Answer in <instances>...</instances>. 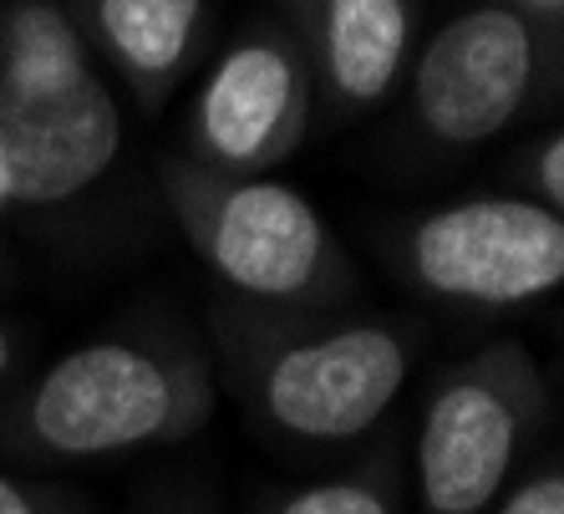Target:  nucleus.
<instances>
[{
	"instance_id": "obj_5",
	"label": "nucleus",
	"mask_w": 564,
	"mask_h": 514,
	"mask_svg": "<svg viewBox=\"0 0 564 514\" xmlns=\"http://www.w3.org/2000/svg\"><path fill=\"white\" fill-rule=\"evenodd\" d=\"M402 276L443 306L524 311L564 286V214L529 194H478L397 229Z\"/></svg>"
},
{
	"instance_id": "obj_9",
	"label": "nucleus",
	"mask_w": 564,
	"mask_h": 514,
	"mask_svg": "<svg viewBox=\"0 0 564 514\" xmlns=\"http://www.w3.org/2000/svg\"><path fill=\"white\" fill-rule=\"evenodd\" d=\"M301 41L315 113L356 118L392 97L417 36V0H275Z\"/></svg>"
},
{
	"instance_id": "obj_4",
	"label": "nucleus",
	"mask_w": 564,
	"mask_h": 514,
	"mask_svg": "<svg viewBox=\"0 0 564 514\" xmlns=\"http://www.w3.org/2000/svg\"><path fill=\"white\" fill-rule=\"evenodd\" d=\"M550 422V383L524 342L478 346L433 383L412 443L417 514H488Z\"/></svg>"
},
{
	"instance_id": "obj_1",
	"label": "nucleus",
	"mask_w": 564,
	"mask_h": 514,
	"mask_svg": "<svg viewBox=\"0 0 564 514\" xmlns=\"http://www.w3.org/2000/svg\"><path fill=\"white\" fill-rule=\"evenodd\" d=\"M214 377L280 453H336L367 438L417 367V331L392 317L264 311L224 301L209 321Z\"/></svg>"
},
{
	"instance_id": "obj_16",
	"label": "nucleus",
	"mask_w": 564,
	"mask_h": 514,
	"mask_svg": "<svg viewBox=\"0 0 564 514\" xmlns=\"http://www.w3.org/2000/svg\"><path fill=\"white\" fill-rule=\"evenodd\" d=\"M143 514H219V504H214V494H204V489H178V494L158 500L153 510H143Z\"/></svg>"
},
{
	"instance_id": "obj_10",
	"label": "nucleus",
	"mask_w": 564,
	"mask_h": 514,
	"mask_svg": "<svg viewBox=\"0 0 564 514\" xmlns=\"http://www.w3.org/2000/svg\"><path fill=\"white\" fill-rule=\"evenodd\" d=\"M66 11L143 107L163 103L209 41V0H66Z\"/></svg>"
},
{
	"instance_id": "obj_7",
	"label": "nucleus",
	"mask_w": 564,
	"mask_h": 514,
	"mask_svg": "<svg viewBox=\"0 0 564 514\" xmlns=\"http://www.w3.org/2000/svg\"><path fill=\"white\" fill-rule=\"evenodd\" d=\"M315 122V82L285 21H250L194 97L184 159L214 173H270L301 153Z\"/></svg>"
},
{
	"instance_id": "obj_6",
	"label": "nucleus",
	"mask_w": 564,
	"mask_h": 514,
	"mask_svg": "<svg viewBox=\"0 0 564 514\" xmlns=\"http://www.w3.org/2000/svg\"><path fill=\"white\" fill-rule=\"evenodd\" d=\"M560 41L509 0H478L427 36L412 62V118L437 148H478L529 113Z\"/></svg>"
},
{
	"instance_id": "obj_3",
	"label": "nucleus",
	"mask_w": 564,
	"mask_h": 514,
	"mask_svg": "<svg viewBox=\"0 0 564 514\" xmlns=\"http://www.w3.org/2000/svg\"><path fill=\"white\" fill-rule=\"evenodd\" d=\"M163 204L194 260L239 306L341 311L361 286L326 214L270 173H214L178 153L163 163Z\"/></svg>"
},
{
	"instance_id": "obj_13",
	"label": "nucleus",
	"mask_w": 564,
	"mask_h": 514,
	"mask_svg": "<svg viewBox=\"0 0 564 514\" xmlns=\"http://www.w3.org/2000/svg\"><path fill=\"white\" fill-rule=\"evenodd\" d=\"M0 514H93V504L77 489L41 484V479H21L11 469H0Z\"/></svg>"
},
{
	"instance_id": "obj_17",
	"label": "nucleus",
	"mask_w": 564,
	"mask_h": 514,
	"mask_svg": "<svg viewBox=\"0 0 564 514\" xmlns=\"http://www.w3.org/2000/svg\"><path fill=\"white\" fill-rule=\"evenodd\" d=\"M513 11H524L539 31H550L560 41V26H564V0H509Z\"/></svg>"
},
{
	"instance_id": "obj_15",
	"label": "nucleus",
	"mask_w": 564,
	"mask_h": 514,
	"mask_svg": "<svg viewBox=\"0 0 564 514\" xmlns=\"http://www.w3.org/2000/svg\"><path fill=\"white\" fill-rule=\"evenodd\" d=\"M529 199L564 214V132H544L529 153Z\"/></svg>"
},
{
	"instance_id": "obj_18",
	"label": "nucleus",
	"mask_w": 564,
	"mask_h": 514,
	"mask_svg": "<svg viewBox=\"0 0 564 514\" xmlns=\"http://www.w3.org/2000/svg\"><path fill=\"white\" fill-rule=\"evenodd\" d=\"M15 210V173H11V153L0 143V214Z\"/></svg>"
},
{
	"instance_id": "obj_12",
	"label": "nucleus",
	"mask_w": 564,
	"mask_h": 514,
	"mask_svg": "<svg viewBox=\"0 0 564 514\" xmlns=\"http://www.w3.org/2000/svg\"><path fill=\"white\" fill-rule=\"evenodd\" d=\"M250 514H408V469L397 459V443L356 459L311 484L270 489L254 500Z\"/></svg>"
},
{
	"instance_id": "obj_11",
	"label": "nucleus",
	"mask_w": 564,
	"mask_h": 514,
	"mask_svg": "<svg viewBox=\"0 0 564 514\" xmlns=\"http://www.w3.org/2000/svg\"><path fill=\"white\" fill-rule=\"evenodd\" d=\"M93 72V46L62 0H11L0 11V97L62 93Z\"/></svg>"
},
{
	"instance_id": "obj_8",
	"label": "nucleus",
	"mask_w": 564,
	"mask_h": 514,
	"mask_svg": "<svg viewBox=\"0 0 564 514\" xmlns=\"http://www.w3.org/2000/svg\"><path fill=\"white\" fill-rule=\"evenodd\" d=\"M0 143L11 153L15 210H56L112 169L122 148V107L97 72L62 93L0 97Z\"/></svg>"
},
{
	"instance_id": "obj_14",
	"label": "nucleus",
	"mask_w": 564,
	"mask_h": 514,
	"mask_svg": "<svg viewBox=\"0 0 564 514\" xmlns=\"http://www.w3.org/2000/svg\"><path fill=\"white\" fill-rule=\"evenodd\" d=\"M488 514H564V469L560 463H539L534 474H519L503 489Z\"/></svg>"
},
{
	"instance_id": "obj_2",
	"label": "nucleus",
	"mask_w": 564,
	"mask_h": 514,
	"mask_svg": "<svg viewBox=\"0 0 564 514\" xmlns=\"http://www.w3.org/2000/svg\"><path fill=\"white\" fill-rule=\"evenodd\" d=\"M219 408L209 352L184 331H112L56 356L0 413L21 463H107L194 438Z\"/></svg>"
},
{
	"instance_id": "obj_19",
	"label": "nucleus",
	"mask_w": 564,
	"mask_h": 514,
	"mask_svg": "<svg viewBox=\"0 0 564 514\" xmlns=\"http://www.w3.org/2000/svg\"><path fill=\"white\" fill-rule=\"evenodd\" d=\"M11 362H15V336H11V326L0 321V377L11 372Z\"/></svg>"
}]
</instances>
